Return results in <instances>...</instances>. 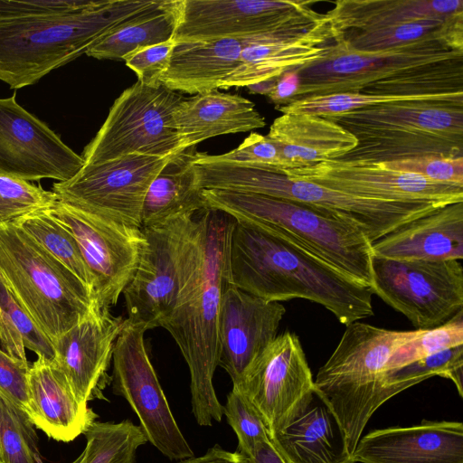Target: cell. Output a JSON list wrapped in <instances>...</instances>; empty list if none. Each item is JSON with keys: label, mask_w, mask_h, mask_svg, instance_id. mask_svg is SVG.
<instances>
[{"label": "cell", "mask_w": 463, "mask_h": 463, "mask_svg": "<svg viewBox=\"0 0 463 463\" xmlns=\"http://www.w3.org/2000/svg\"><path fill=\"white\" fill-rule=\"evenodd\" d=\"M235 222L206 209L195 223L184 252L180 288L170 314L160 323L174 338L190 372L192 412L201 426L220 422L223 405L213 387L218 366V320L223 291L231 285L229 242Z\"/></svg>", "instance_id": "cell-1"}, {"label": "cell", "mask_w": 463, "mask_h": 463, "mask_svg": "<svg viewBox=\"0 0 463 463\" xmlns=\"http://www.w3.org/2000/svg\"><path fill=\"white\" fill-rule=\"evenodd\" d=\"M232 286L269 302L304 298L345 326L373 315L370 288L353 280L290 239L236 221L229 242Z\"/></svg>", "instance_id": "cell-2"}, {"label": "cell", "mask_w": 463, "mask_h": 463, "mask_svg": "<svg viewBox=\"0 0 463 463\" xmlns=\"http://www.w3.org/2000/svg\"><path fill=\"white\" fill-rule=\"evenodd\" d=\"M167 2L99 0L74 12L0 20V80L11 89L33 85Z\"/></svg>", "instance_id": "cell-3"}, {"label": "cell", "mask_w": 463, "mask_h": 463, "mask_svg": "<svg viewBox=\"0 0 463 463\" xmlns=\"http://www.w3.org/2000/svg\"><path fill=\"white\" fill-rule=\"evenodd\" d=\"M356 146L338 160L386 164L422 156H463V101L402 100L326 118Z\"/></svg>", "instance_id": "cell-4"}, {"label": "cell", "mask_w": 463, "mask_h": 463, "mask_svg": "<svg viewBox=\"0 0 463 463\" xmlns=\"http://www.w3.org/2000/svg\"><path fill=\"white\" fill-rule=\"evenodd\" d=\"M193 164L201 189L250 193L296 202L356 225L372 244L402 225L442 207L432 203L359 197L265 168L210 161L199 152L194 155Z\"/></svg>", "instance_id": "cell-5"}, {"label": "cell", "mask_w": 463, "mask_h": 463, "mask_svg": "<svg viewBox=\"0 0 463 463\" xmlns=\"http://www.w3.org/2000/svg\"><path fill=\"white\" fill-rule=\"evenodd\" d=\"M203 195L208 209L276 232L371 288L372 243L356 225L281 198L215 189Z\"/></svg>", "instance_id": "cell-6"}, {"label": "cell", "mask_w": 463, "mask_h": 463, "mask_svg": "<svg viewBox=\"0 0 463 463\" xmlns=\"http://www.w3.org/2000/svg\"><path fill=\"white\" fill-rule=\"evenodd\" d=\"M345 326L314 389L336 417L352 455L373 413L392 398L383 383L390 356L421 330H388L358 321Z\"/></svg>", "instance_id": "cell-7"}, {"label": "cell", "mask_w": 463, "mask_h": 463, "mask_svg": "<svg viewBox=\"0 0 463 463\" xmlns=\"http://www.w3.org/2000/svg\"><path fill=\"white\" fill-rule=\"evenodd\" d=\"M0 279L52 343L98 306L90 288L15 223L0 225Z\"/></svg>", "instance_id": "cell-8"}, {"label": "cell", "mask_w": 463, "mask_h": 463, "mask_svg": "<svg viewBox=\"0 0 463 463\" xmlns=\"http://www.w3.org/2000/svg\"><path fill=\"white\" fill-rule=\"evenodd\" d=\"M184 98L164 85L137 81L126 89L84 148V165L131 154L168 157L184 151L172 119L175 108Z\"/></svg>", "instance_id": "cell-9"}, {"label": "cell", "mask_w": 463, "mask_h": 463, "mask_svg": "<svg viewBox=\"0 0 463 463\" xmlns=\"http://www.w3.org/2000/svg\"><path fill=\"white\" fill-rule=\"evenodd\" d=\"M462 57L463 50L438 39L377 52H358L335 37L326 55L298 70L299 89L292 100L339 92L360 93L378 81Z\"/></svg>", "instance_id": "cell-10"}, {"label": "cell", "mask_w": 463, "mask_h": 463, "mask_svg": "<svg viewBox=\"0 0 463 463\" xmlns=\"http://www.w3.org/2000/svg\"><path fill=\"white\" fill-rule=\"evenodd\" d=\"M418 330L449 320L463 307L460 260H396L373 256L372 287Z\"/></svg>", "instance_id": "cell-11"}, {"label": "cell", "mask_w": 463, "mask_h": 463, "mask_svg": "<svg viewBox=\"0 0 463 463\" xmlns=\"http://www.w3.org/2000/svg\"><path fill=\"white\" fill-rule=\"evenodd\" d=\"M146 331L127 318L113 350V393L127 400L146 440L164 456L172 460L194 457L150 362L144 340Z\"/></svg>", "instance_id": "cell-12"}, {"label": "cell", "mask_w": 463, "mask_h": 463, "mask_svg": "<svg viewBox=\"0 0 463 463\" xmlns=\"http://www.w3.org/2000/svg\"><path fill=\"white\" fill-rule=\"evenodd\" d=\"M173 156L131 154L84 165L70 180L54 183L52 191L71 206L141 229V211L148 187Z\"/></svg>", "instance_id": "cell-13"}, {"label": "cell", "mask_w": 463, "mask_h": 463, "mask_svg": "<svg viewBox=\"0 0 463 463\" xmlns=\"http://www.w3.org/2000/svg\"><path fill=\"white\" fill-rule=\"evenodd\" d=\"M47 212L75 238L92 278L99 308L109 309L131 281L145 241L139 228L120 224L59 199Z\"/></svg>", "instance_id": "cell-14"}, {"label": "cell", "mask_w": 463, "mask_h": 463, "mask_svg": "<svg viewBox=\"0 0 463 463\" xmlns=\"http://www.w3.org/2000/svg\"><path fill=\"white\" fill-rule=\"evenodd\" d=\"M194 223V215H183L141 229L145 241L137 267L122 293L129 322L153 329L174 308Z\"/></svg>", "instance_id": "cell-15"}, {"label": "cell", "mask_w": 463, "mask_h": 463, "mask_svg": "<svg viewBox=\"0 0 463 463\" xmlns=\"http://www.w3.org/2000/svg\"><path fill=\"white\" fill-rule=\"evenodd\" d=\"M301 0H179L173 41L244 38L324 16Z\"/></svg>", "instance_id": "cell-16"}, {"label": "cell", "mask_w": 463, "mask_h": 463, "mask_svg": "<svg viewBox=\"0 0 463 463\" xmlns=\"http://www.w3.org/2000/svg\"><path fill=\"white\" fill-rule=\"evenodd\" d=\"M83 166L81 156L21 107L15 95L0 99V175L27 182H65Z\"/></svg>", "instance_id": "cell-17"}, {"label": "cell", "mask_w": 463, "mask_h": 463, "mask_svg": "<svg viewBox=\"0 0 463 463\" xmlns=\"http://www.w3.org/2000/svg\"><path fill=\"white\" fill-rule=\"evenodd\" d=\"M240 390L261 415L269 431L280 429L314 391V380L298 336L277 335L253 363Z\"/></svg>", "instance_id": "cell-18"}, {"label": "cell", "mask_w": 463, "mask_h": 463, "mask_svg": "<svg viewBox=\"0 0 463 463\" xmlns=\"http://www.w3.org/2000/svg\"><path fill=\"white\" fill-rule=\"evenodd\" d=\"M290 178L310 181L352 195L388 202H463V185L440 183L420 175L389 168L383 164H353L338 159L314 166L285 170Z\"/></svg>", "instance_id": "cell-19"}, {"label": "cell", "mask_w": 463, "mask_h": 463, "mask_svg": "<svg viewBox=\"0 0 463 463\" xmlns=\"http://www.w3.org/2000/svg\"><path fill=\"white\" fill-rule=\"evenodd\" d=\"M335 30L326 14L316 21L288 24L249 36L235 71L220 89L248 87L302 69L327 53Z\"/></svg>", "instance_id": "cell-20"}, {"label": "cell", "mask_w": 463, "mask_h": 463, "mask_svg": "<svg viewBox=\"0 0 463 463\" xmlns=\"http://www.w3.org/2000/svg\"><path fill=\"white\" fill-rule=\"evenodd\" d=\"M286 313L269 302L230 285L222 293L218 320V366L239 387L248 371L278 335Z\"/></svg>", "instance_id": "cell-21"}, {"label": "cell", "mask_w": 463, "mask_h": 463, "mask_svg": "<svg viewBox=\"0 0 463 463\" xmlns=\"http://www.w3.org/2000/svg\"><path fill=\"white\" fill-rule=\"evenodd\" d=\"M126 323L127 318L95 306L53 342V361L80 401L105 399L103 392L112 380L108 371L115 343Z\"/></svg>", "instance_id": "cell-22"}, {"label": "cell", "mask_w": 463, "mask_h": 463, "mask_svg": "<svg viewBox=\"0 0 463 463\" xmlns=\"http://www.w3.org/2000/svg\"><path fill=\"white\" fill-rule=\"evenodd\" d=\"M360 463H463V424L427 421L374 430L352 453Z\"/></svg>", "instance_id": "cell-23"}, {"label": "cell", "mask_w": 463, "mask_h": 463, "mask_svg": "<svg viewBox=\"0 0 463 463\" xmlns=\"http://www.w3.org/2000/svg\"><path fill=\"white\" fill-rule=\"evenodd\" d=\"M269 440L286 463H354L336 417L315 389Z\"/></svg>", "instance_id": "cell-24"}, {"label": "cell", "mask_w": 463, "mask_h": 463, "mask_svg": "<svg viewBox=\"0 0 463 463\" xmlns=\"http://www.w3.org/2000/svg\"><path fill=\"white\" fill-rule=\"evenodd\" d=\"M373 256L396 260L463 258V202L407 222L372 244Z\"/></svg>", "instance_id": "cell-25"}, {"label": "cell", "mask_w": 463, "mask_h": 463, "mask_svg": "<svg viewBox=\"0 0 463 463\" xmlns=\"http://www.w3.org/2000/svg\"><path fill=\"white\" fill-rule=\"evenodd\" d=\"M28 387L34 412L33 423L50 439L72 441L98 417L75 395L53 360L37 357L29 367Z\"/></svg>", "instance_id": "cell-26"}, {"label": "cell", "mask_w": 463, "mask_h": 463, "mask_svg": "<svg viewBox=\"0 0 463 463\" xmlns=\"http://www.w3.org/2000/svg\"><path fill=\"white\" fill-rule=\"evenodd\" d=\"M278 146L280 173L340 159L357 145L337 123L309 114H282L267 135Z\"/></svg>", "instance_id": "cell-27"}, {"label": "cell", "mask_w": 463, "mask_h": 463, "mask_svg": "<svg viewBox=\"0 0 463 463\" xmlns=\"http://www.w3.org/2000/svg\"><path fill=\"white\" fill-rule=\"evenodd\" d=\"M172 119L184 150L211 137L266 126L252 101L217 90L184 98L175 108Z\"/></svg>", "instance_id": "cell-28"}, {"label": "cell", "mask_w": 463, "mask_h": 463, "mask_svg": "<svg viewBox=\"0 0 463 463\" xmlns=\"http://www.w3.org/2000/svg\"><path fill=\"white\" fill-rule=\"evenodd\" d=\"M249 36L209 41L175 42L161 84L189 94L220 89L237 68Z\"/></svg>", "instance_id": "cell-29"}, {"label": "cell", "mask_w": 463, "mask_h": 463, "mask_svg": "<svg viewBox=\"0 0 463 463\" xmlns=\"http://www.w3.org/2000/svg\"><path fill=\"white\" fill-rule=\"evenodd\" d=\"M334 5L326 14L336 34L463 13V0H338Z\"/></svg>", "instance_id": "cell-30"}, {"label": "cell", "mask_w": 463, "mask_h": 463, "mask_svg": "<svg viewBox=\"0 0 463 463\" xmlns=\"http://www.w3.org/2000/svg\"><path fill=\"white\" fill-rule=\"evenodd\" d=\"M194 147L174 156L152 181L141 211V229L194 215L207 208L192 161Z\"/></svg>", "instance_id": "cell-31"}, {"label": "cell", "mask_w": 463, "mask_h": 463, "mask_svg": "<svg viewBox=\"0 0 463 463\" xmlns=\"http://www.w3.org/2000/svg\"><path fill=\"white\" fill-rule=\"evenodd\" d=\"M346 47L358 52H377L429 39L447 42L463 50V13L444 18H426L367 32L337 33Z\"/></svg>", "instance_id": "cell-32"}, {"label": "cell", "mask_w": 463, "mask_h": 463, "mask_svg": "<svg viewBox=\"0 0 463 463\" xmlns=\"http://www.w3.org/2000/svg\"><path fill=\"white\" fill-rule=\"evenodd\" d=\"M179 0L122 25L90 47L85 54L96 59L125 60L137 50L173 40Z\"/></svg>", "instance_id": "cell-33"}, {"label": "cell", "mask_w": 463, "mask_h": 463, "mask_svg": "<svg viewBox=\"0 0 463 463\" xmlns=\"http://www.w3.org/2000/svg\"><path fill=\"white\" fill-rule=\"evenodd\" d=\"M84 434L87 443L77 463H136L137 449L147 442L140 427L130 420H95Z\"/></svg>", "instance_id": "cell-34"}, {"label": "cell", "mask_w": 463, "mask_h": 463, "mask_svg": "<svg viewBox=\"0 0 463 463\" xmlns=\"http://www.w3.org/2000/svg\"><path fill=\"white\" fill-rule=\"evenodd\" d=\"M15 224L20 226L92 291V278L84 262L77 241L47 212V209L28 215Z\"/></svg>", "instance_id": "cell-35"}, {"label": "cell", "mask_w": 463, "mask_h": 463, "mask_svg": "<svg viewBox=\"0 0 463 463\" xmlns=\"http://www.w3.org/2000/svg\"><path fill=\"white\" fill-rule=\"evenodd\" d=\"M449 379L463 397V345L383 373V383L391 397L432 376Z\"/></svg>", "instance_id": "cell-36"}, {"label": "cell", "mask_w": 463, "mask_h": 463, "mask_svg": "<svg viewBox=\"0 0 463 463\" xmlns=\"http://www.w3.org/2000/svg\"><path fill=\"white\" fill-rule=\"evenodd\" d=\"M0 452L2 463H42L35 426L1 393Z\"/></svg>", "instance_id": "cell-37"}, {"label": "cell", "mask_w": 463, "mask_h": 463, "mask_svg": "<svg viewBox=\"0 0 463 463\" xmlns=\"http://www.w3.org/2000/svg\"><path fill=\"white\" fill-rule=\"evenodd\" d=\"M459 345H463V309L446 323L421 330L416 337L397 347L390 356L384 373Z\"/></svg>", "instance_id": "cell-38"}, {"label": "cell", "mask_w": 463, "mask_h": 463, "mask_svg": "<svg viewBox=\"0 0 463 463\" xmlns=\"http://www.w3.org/2000/svg\"><path fill=\"white\" fill-rule=\"evenodd\" d=\"M57 200L52 191L24 180L0 175V225L15 223L46 210Z\"/></svg>", "instance_id": "cell-39"}, {"label": "cell", "mask_w": 463, "mask_h": 463, "mask_svg": "<svg viewBox=\"0 0 463 463\" xmlns=\"http://www.w3.org/2000/svg\"><path fill=\"white\" fill-rule=\"evenodd\" d=\"M223 415L237 435L241 454L250 458L257 443L269 440L261 415L240 390L232 388L228 394Z\"/></svg>", "instance_id": "cell-40"}, {"label": "cell", "mask_w": 463, "mask_h": 463, "mask_svg": "<svg viewBox=\"0 0 463 463\" xmlns=\"http://www.w3.org/2000/svg\"><path fill=\"white\" fill-rule=\"evenodd\" d=\"M210 161L260 167L280 173L277 145L268 137L251 133L235 149L222 155L200 153Z\"/></svg>", "instance_id": "cell-41"}, {"label": "cell", "mask_w": 463, "mask_h": 463, "mask_svg": "<svg viewBox=\"0 0 463 463\" xmlns=\"http://www.w3.org/2000/svg\"><path fill=\"white\" fill-rule=\"evenodd\" d=\"M0 307L11 317L20 332L24 347L37 354L53 360L55 351L52 340L38 327L33 318L18 305L0 279Z\"/></svg>", "instance_id": "cell-42"}, {"label": "cell", "mask_w": 463, "mask_h": 463, "mask_svg": "<svg viewBox=\"0 0 463 463\" xmlns=\"http://www.w3.org/2000/svg\"><path fill=\"white\" fill-rule=\"evenodd\" d=\"M29 367L28 363L13 358L0 349V393L22 410L33 423L34 412L28 387Z\"/></svg>", "instance_id": "cell-43"}, {"label": "cell", "mask_w": 463, "mask_h": 463, "mask_svg": "<svg viewBox=\"0 0 463 463\" xmlns=\"http://www.w3.org/2000/svg\"><path fill=\"white\" fill-rule=\"evenodd\" d=\"M173 40L135 51L125 58L126 65L137 75V81L149 86L162 85L160 80L167 71Z\"/></svg>", "instance_id": "cell-44"}, {"label": "cell", "mask_w": 463, "mask_h": 463, "mask_svg": "<svg viewBox=\"0 0 463 463\" xmlns=\"http://www.w3.org/2000/svg\"><path fill=\"white\" fill-rule=\"evenodd\" d=\"M383 165L394 170L415 173L436 182L463 185V156H422Z\"/></svg>", "instance_id": "cell-45"}, {"label": "cell", "mask_w": 463, "mask_h": 463, "mask_svg": "<svg viewBox=\"0 0 463 463\" xmlns=\"http://www.w3.org/2000/svg\"><path fill=\"white\" fill-rule=\"evenodd\" d=\"M93 3V0H0V20L70 13L86 8Z\"/></svg>", "instance_id": "cell-46"}, {"label": "cell", "mask_w": 463, "mask_h": 463, "mask_svg": "<svg viewBox=\"0 0 463 463\" xmlns=\"http://www.w3.org/2000/svg\"><path fill=\"white\" fill-rule=\"evenodd\" d=\"M0 343L3 351L10 356L28 363L22 335L9 314L3 308L0 314Z\"/></svg>", "instance_id": "cell-47"}, {"label": "cell", "mask_w": 463, "mask_h": 463, "mask_svg": "<svg viewBox=\"0 0 463 463\" xmlns=\"http://www.w3.org/2000/svg\"><path fill=\"white\" fill-rule=\"evenodd\" d=\"M299 83L298 70L288 71L276 79L275 85L268 97L276 104V108L287 105L296 97Z\"/></svg>", "instance_id": "cell-48"}, {"label": "cell", "mask_w": 463, "mask_h": 463, "mask_svg": "<svg viewBox=\"0 0 463 463\" xmlns=\"http://www.w3.org/2000/svg\"><path fill=\"white\" fill-rule=\"evenodd\" d=\"M177 463H253L250 458L238 451H228L216 444L203 455L179 460Z\"/></svg>", "instance_id": "cell-49"}, {"label": "cell", "mask_w": 463, "mask_h": 463, "mask_svg": "<svg viewBox=\"0 0 463 463\" xmlns=\"http://www.w3.org/2000/svg\"><path fill=\"white\" fill-rule=\"evenodd\" d=\"M250 458L253 463H286L270 440L257 443Z\"/></svg>", "instance_id": "cell-50"}, {"label": "cell", "mask_w": 463, "mask_h": 463, "mask_svg": "<svg viewBox=\"0 0 463 463\" xmlns=\"http://www.w3.org/2000/svg\"><path fill=\"white\" fill-rule=\"evenodd\" d=\"M275 81H276V79L269 80H265V81H261L259 83L250 85L246 88H248L251 93L262 94V95L268 96L269 93L273 89V87L275 85Z\"/></svg>", "instance_id": "cell-51"}, {"label": "cell", "mask_w": 463, "mask_h": 463, "mask_svg": "<svg viewBox=\"0 0 463 463\" xmlns=\"http://www.w3.org/2000/svg\"><path fill=\"white\" fill-rule=\"evenodd\" d=\"M0 463H2V458H1V452H0Z\"/></svg>", "instance_id": "cell-52"}, {"label": "cell", "mask_w": 463, "mask_h": 463, "mask_svg": "<svg viewBox=\"0 0 463 463\" xmlns=\"http://www.w3.org/2000/svg\"><path fill=\"white\" fill-rule=\"evenodd\" d=\"M1 312H2V308H1V307H0V314H1Z\"/></svg>", "instance_id": "cell-53"}]
</instances>
